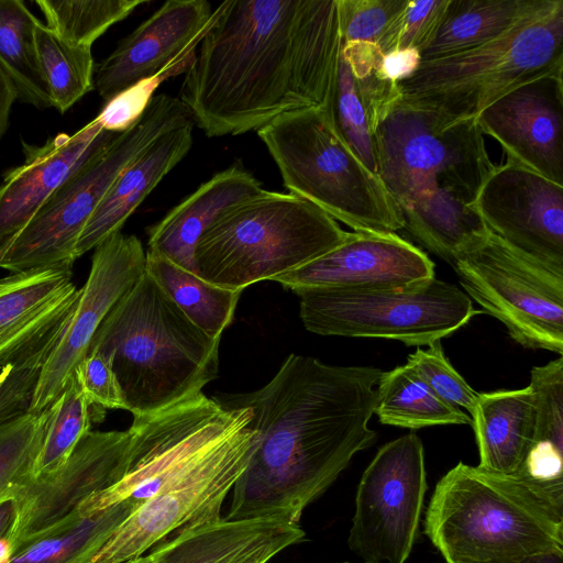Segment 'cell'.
I'll use <instances>...</instances> for the list:
<instances>
[{
	"label": "cell",
	"instance_id": "cell-1",
	"mask_svg": "<svg viewBox=\"0 0 563 563\" xmlns=\"http://www.w3.org/2000/svg\"><path fill=\"white\" fill-rule=\"evenodd\" d=\"M339 0H228L214 11L179 100L209 137L258 130L294 110L334 114Z\"/></svg>",
	"mask_w": 563,
	"mask_h": 563
},
{
	"label": "cell",
	"instance_id": "cell-2",
	"mask_svg": "<svg viewBox=\"0 0 563 563\" xmlns=\"http://www.w3.org/2000/svg\"><path fill=\"white\" fill-rule=\"evenodd\" d=\"M382 373L290 354L260 389L217 399L251 410L257 433L225 518L299 523L303 510L375 441L368 422Z\"/></svg>",
	"mask_w": 563,
	"mask_h": 563
},
{
	"label": "cell",
	"instance_id": "cell-3",
	"mask_svg": "<svg viewBox=\"0 0 563 563\" xmlns=\"http://www.w3.org/2000/svg\"><path fill=\"white\" fill-rule=\"evenodd\" d=\"M377 174L405 227L448 262L487 230L471 208L496 164L475 120L444 124L398 101L373 133Z\"/></svg>",
	"mask_w": 563,
	"mask_h": 563
},
{
	"label": "cell",
	"instance_id": "cell-4",
	"mask_svg": "<svg viewBox=\"0 0 563 563\" xmlns=\"http://www.w3.org/2000/svg\"><path fill=\"white\" fill-rule=\"evenodd\" d=\"M219 343L145 272L102 321L88 354L110 364L125 410L148 416L200 394L217 377Z\"/></svg>",
	"mask_w": 563,
	"mask_h": 563
},
{
	"label": "cell",
	"instance_id": "cell-5",
	"mask_svg": "<svg viewBox=\"0 0 563 563\" xmlns=\"http://www.w3.org/2000/svg\"><path fill=\"white\" fill-rule=\"evenodd\" d=\"M424 533L445 563H519L563 552V514L512 475L460 462L434 487Z\"/></svg>",
	"mask_w": 563,
	"mask_h": 563
},
{
	"label": "cell",
	"instance_id": "cell-6",
	"mask_svg": "<svg viewBox=\"0 0 563 563\" xmlns=\"http://www.w3.org/2000/svg\"><path fill=\"white\" fill-rule=\"evenodd\" d=\"M349 235L307 200L263 190L229 208L203 232L195 269L212 285L243 290L313 261Z\"/></svg>",
	"mask_w": 563,
	"mask_h": 563
},
{
	"label": "cell",
	"instance_id": "cell-7",
	"mask_svg": "<svg viewBox=\"0 0 563 563\" xmlns=\"http://www.w3.org/2000/svg\"><path fill=\"white\" fill-rule=\"evenodd\" d=\"M284 186L354 232L396 233L405 222L379 176L342 137L323 108L283 113L257 130Z\"/></svg>",
	"mask_w": 563,
	"mask_h": 563
},
{
	"label": "cell",
	"instance_id": "cell-8",
	"mask_svg": "<svg viewBox=\"0 0 563 563\" xmlns=\"http://www.w3.org/2000/svg\"><path fill=\"white\" fill-rule=\"evenodd\" d=\"M563 68V0L478 47L421 62L398 82L400 101L444 124L475 118L517 86Z\"/></svg>",
	"mask_w": 563,
	"mask_h": 563
},
{
	"label": "cell",
	"instance_id": "cell-9",
	"mask_svg": "<svg viewBox=\"0 0 563 563\" xmlns=\"http://www.w3.org/2000/svg\"><path fill=\"white\" fill-rule=\"evenodd\" d=\"M190 121L178 98L154 96L135 124L97 147L30 221L0 245V268L11 274L71 269L78 240L120 173L159 135Z\"/></svg>",
	"mask_w": 563,
	"mask_h": 563
},
{
	"label": "cell",
	"instance_id": "cell-10",
	"mask_svg": "<svg viewBox=\"0 0 563 563\" xmlns=\"http://www.w3.org/2000/svg\"><path fill=\"white\" fill-rule=\"evenodd\" d=\"M296 294L302 323L312 333L387 339L417 347L441 341L482 312L462 289L435 277L398 286Z\"/></svg>",
	"mask_w": 563,
	"mask_h": 563
},
{
	"label": "cell",
	"instance_id": "cell-11",
	"mask_svg": "<svg viewBox=\"0 0 563 563\" xmlns=\"http://www.w3.org/2000/svg\"><path fill=\"white\" fill-rule=\"evenodd\" d=\"M256 440L252 412L246 409L229 431L136 508L90 563H125L179 531L219 519Z\"/></svg>",
	"mask_w": 563,
	"mask_h": 563
},
{
	"label": "cell",
	"instance_id": "cell-12",
	"mask_svg": "<svg viewBox=\"0 0 563 563\" xmlns=\"http://www.w3.org/2000/svg\"><path fill=\"white\" fill-rule=\"evenodd\" d=\"M464 292L523 347L563 354V269L506 243L488 229L451 262Z\"/></svg>",
	"mask_w": 563,
	"mask_h": 563
},
{
	"label": "cell",
	"instance_id": "cell-13",
	"mask_svg": "<svg viewBox=\"0 0 563 563\" xmlns=\"http://www.w3.org/2000/svg\"><path fill=\"white\" fill-rule=\"evenodd\" d=\"M428 489L424 449L410 432L385 443L363 472L349 547L368 563H406L419 533Z\"/></svg>",
	"mask_w": 563,
	"mask_h": 563
},
{
	"label": "cell",
	"instance_id": "cell-14",
	"mask_svg": "<svg viewBox=\"0 0 563 563\" xmlns=\"http://www.w3.org/2000/svg\"><path fill=\"white\" fill-rule=\"evenodd\" d=\"M146 272V252L135 235L114 232L93 249L90 272L45 363L29 412L40 413L59 396L112 308Z\"/></svg>",
	"mask_w": 563,
	"mask_h": 563
},
{
	"label": "cell",
	"instance_id": "cell-15",
	"mask_svg": "<svg viewBox=\"0 0 563 563\" xmlns=\"http://www.w3.org/2000/svg\"><path fill=\"white\" fill-rule=\"evenodd\" d=\"M132 432L90 431L55 470L31 477L16 493V517L10 540L13 549L75 512L89 497L125 474Z\"/></svg>",
	"mask_w": 563,
	"mask_h": 563
},
{
	"label": "cell",
	"instance_id": "cell-16",
	"mask_svg": "<svg viewBox=\"0 0 563 563\" xmlns=\"http://www.w3.org/2000/svg\"><path fill=\"white\" fill-rule=\"evenodd\" d=\"M473 211L515 249L563 269V186L515 162L495 165Z\"/></svg>",
	"mask_w": 563,
	"mask_h": 563
},
{
	"label": "cell",
	"instance_id": "cell-17",
	"mask_svg": "<svg viewBox=\"0 0 563 563\" xmlns=\"http://www.w3.org/2000/svg\"><path fill=\"white\" fill-rule=\"evenodd\" d=\"M475 121L508 161L563 186V68L507 91Z\"/></svg>",
	"mask_w": 563,
	"mask_h": 563
},
{
	"label": "cell",
	"instance_id": "cell-18",
	"mask_svg": "<svg viewBox=\"0 0 563 563\" xmlns=\"http://www.w3.org/2000/svg\"><path fill=\"white\" fill-rule=\"evenodd\" d=\"M207 0H168L122 38L93 73L106 101L169 66L192 60L213 15Z\"/></svg>",
	"mask_w": 563,
	"mask_h": 563
},
{
	"label": "cell",
	"instance_id": "cell-19",
	"mask_svg": "<svg viewBox=\"0 0 563 563\" xmlns=\"http://www.w3.org/2000/svg\"><path fill=\"white\" fill-rule=\"evenodd\" d=\"M434 277L426 252L396 233L350 232L338 246L276 277L295 292L313 288H376Z\"/></svg>",
	"mask_w": 563,
	"mask_h": 563
},
{
	"label": "cell",
	"instance_id": "cell-20",
	"mask_svg": "<svg viewBox=\"0 0 563 563\" xmlns=\"http://www.w3.org/2000/svg\"><path fill=\"white\" fill-rule=\"evenodd\" d=\"M118 133L96 119L74 134L59 133L43 145L22 141L24 161L0 185V245L19 232L67 177Z\"/></svg>",
	"mask_w": 563,
	"mask_h": 563
},
{
	"label": "cell",
	"instance_id": "cell-21",
	"mask_svg": "<svg viewBox=\"0 0 563 563\" xmlns=\"http://www.w3.org/2000/svg\"><path fill=\"white\" fill-rule=\"evenodd\" d=\"M305 540L299 523L220 517L173 534L146 554L153 563H268Z\"/></svg>",
	"mask_w": 563,
	"mask_h": 563
},
{
	"label": "cell",
	"instance_id": "cell-22",
	"mask_svg": "<svg viewBox=\"0 0 563 563\" xmlns=\"http://www.w3.org/2000/svg\"><path fill=\"white\" fill-rule=\"evenodd\" d=\"M71 276L47 268L0 278V368L68 320L79 294Z\"/></svg>",
	"mask_w": 563,
	"mask_h": 563
},
{
	"label": "cell",
	"instance_id": "cell-23",
	"mask_svg": "<svg viewBox=\"0 0 563 563\" xmlns=\"http://www.w3.org/2000/svg\"><path fill=\"white\" fill-rule=\"evenodd\" d=\"M263 190L240 165L217 173L147 229L148 251L196 274L194 253L203 232L229 208Z\"/></svg>",
	"mask_w": 563,
	"mask_h": 563
},
{
	"label": "cell",
	"instance_id": "cell-24",
	"mask_svg": "<svg viewBox=\"0 0 563 563\" xmlns=\"http://www.w3.org/2000/svg\"><path fill=\"white\" fill-rule=\"evenodd\" d=\"M192 121L159 135L117 177L87 222L76 257L93 250L121 228L157 184L187 155Z\"/></svg>",
	"mask_w": 563,
	"mask_h": 563
},
{
	"label": "cell",
	"instance_id": "cell-25",
	"mask_svg": "<svg viewBox=\"0 0 563 563\" xmlns=\"http://www.w3.org/2000/svg\"><path fill=\"white\" fill-rule=\"evenodd\" d=\"M478 467L499 474L517 472L536 435V406L530 386L479 394L471 412Z\"/></svg>",
	"mask_w": 563,
	"mask_h": 563
},
{
	"label": "cell",
	"instance_id": "cell-26",
	"mask_svg": "<svg viewBox=\"0 0 563 563\" xmlns=\"http://www.w3.org/2000/svg\"><path fill=\"white\" fill-rule=\"evenodd\" d=\"M553 0H448L421 62L492 42L548 9Z\"/></svg>",
	"mask_w": 563,
	"mask_h": 563
},
{
	"label": "cell",
	"instance_id": "cell-27",
	"mask_svg": "<svg viewBox=\"0 0 563 563\" xmlns=\"http://www.w3.org/2000/svg\"><path fill=\"white\" fill-rule=\"evenodd\" d=\"M131 516L121 505L91 517L77 510L47 531L13 549L8 563H90L115 530Z\"/></svg>",
	"mask_w": 563,
	"mask_h": 563
},
{
	"label": "cell",
	"instance_id": "cell-28",
	"mask_svg": "<svg viewBox=\"0 0 563 563\" xmlns=\"http://www.w3.org/2000/svg\"><path fill=\"white\" fill-rule=\"evenodd\" d=\"M374 413L383 424L412 430L472 423L470 416L440 398L408 364L382 373Z\"/></svg>",
	"mask_w": 563,
	"mask_h": 563
},
{
	"label": "cell",
	"instance_id": "cell-29",
	"mask_svg": "<svg viewBox=\"0 0 563 563\" xmlns=\"http://www.w3.org/2000/svg\"><path fill=\"white\" fill-rule=\"evenodd\" d=\"M146 272L197 328L211 338H221L233 320L242 290L212 285L150 251L146 252Z\"/></svg>",
	"mask_w": 563,
	"mask_h": 563
},
{
	"label": "cell",
	"instance_id": "cell-30",
	"mask_svg": "<svg viewBox=\"0 0 563 563\" xmlns=\"http://www.w3.org/2000/svg\"><path fill=\"white\" fill-rule=\"evenodd\" d=\"M40 21L21 0H0V69L13 82L18 99L38 109L52 107L35 46Z\"/></svg>",
	"mask_w": 563,
	"mask_h": 563
},
{
	"label": "cell",
	"instance_id": "cell-31",
	"mask_svg": "<svg viewBox=\"0 0 563 563\" xmlns=\"http://www.w3.org/2000/svg\"><path fill=\"white\" fill-rule=\"evenodd\" d=\"M35 46L52 107L64 113L93 88L91 47L62 40L42 22L35 27Z\"/></svg>",
	"mask_w": 563,
	"mask_h": 563
},
{
	"label": "cell",
	"instance_id": "cell-32",
	"mask_svg": "<svg viewBox=\"0 0 563 563\" xmlns=\"http://www.w3.org/2000/svg\"><path fill=\"white\" fill-rule=\"evenodd\" d=\"M46 26L62 40L91 47L111 25L146 0H37Z\"/></svg>",
	"mask_w": 563,
	"mask_h": 563
},
{
	"label": "cell",
	"instance_id": "cell-33",
	"mask_svg": "<svg viewBox=\"0 0 563 563\" xmlns=\"http://www.w3.org/2000/svg\"><path fill=\"white\" fill-rule=\"evenodd\" d=\"M91 405L85 397L76 373L47 408V419L33 476L58 467L77 443L91 431Z\"/></svg>",
	"mask_w": 563,
	"mask_h": 563
},
{
	"label": "cell",
	"instance_id": "cell-34",
	"mask_svg": "<svg viewBox=\"0 0 563 563\" xmlns=\"http://www.w3.org/2000/svg\"><path fill=\"white\" fill-rule=\"evenodd\" d=\"M46 419L47 409L0 423V503L14 498L33 477Z\"/></svg>",
	"mask_w": 563,
	"mask_h": 563
},
{
	"label": "cell",
	"instance_id": "cell-35",
	"mask_svg": "<svg viewBox=\"0 0 563 563\" xmlns=\"http://www.w3.org/2000/svg\"><path fill=\"white\" fill-rule=\"evenodd\" d=\"M353 84L366 114L372 134L400 100L398 82L390 80L383 69L384 54L369 42H342Z\"/></svg>",
	"mask_w": 563,
	"mask_h": 563
},
{
	"label": "cell",
	"instance_id": "cell-36",
	"mask_svg": "<svg viewBox=\"0 0 563 563\" xmlns=\"http://www.w3.org/2000/svg\"><path fill=\"white\" fill-rule=\"evenodd\" d=\"M66 322L32 350L0 368V423L29 412L43 367Z\"/></svg>",
	"mask_w": 563,
	"mask_h": 563
},
{
	"label": "cell",
	"instance_id": "cell-37",
	"mask_svg": "<svg viewBox=\"0 0 563 563\" xmlns=\"http://www.w3.org/2000/svg\"><path fill=\"white\" fill-rule=\"evenodd\" d=\"M333 111L334 121L342 137L363 164L377 174L374 137L356 93L350 67L341 52Z\"/></svg>",
	"mask_w": 563,
	"mask_h": 563
},
{
	"label": "cell",
	"instance_id": "cell-38",
	"mask_svg": "<svg viewBox=\"0 0 563 563\" xmlns=\"http://www.w3.org/2000/svg\"><path fill=\"white\" fill-rule=\"evenodd\" d=\"M406 364L444 401L472 412L479 394L452 366L441 341L429 344L427 349L417 347L408 355Z\"/></svg>",
	"mask_w": 563,
	"mask_h": 563
},
{
	"label": "cell",
	"instance_id": "cell-39",
	"mask_svg": "<svg viewBox=\"0 0 563 563\" xmlns=\"http://www.w3.org/2000/svg\"><path fill=\"white\" fill-rule=\"evenodd\" d=\"M530 388L536 406L534 441L545 440L563 446V357L530 373ZM533 441V442H534Z\"/></svg>",
	"mask_w": 563,
	"mask_h": 563
},
{
	"label": "cell",
	"instance_id": "cell-40",
	"mask_svg": "<svg viewBox=\"0 0 563 563\" xmlns=\"http://www.w3.org/2000/svg\"><path fill=\"white\" fill-rule=\"evenodd\" d=\"M446 2L448 0H407L376 45L383 54L407 48L420 52L434 32Z\"/></svg>",
	"mask_w": 563,
	"mask_h": 563
},
{
	"label": "cell",
	"instance_id": "cell-41",
	"mask_svg": "<svg viewBox=\"0 0 563 563\" xmlns=\"http://www.w3.org/2000/svg\"><path fill=\"white\" fill-rule=\"evenodd\" d=\"M191 62L177 63L120 91L107 101L96 120L104 131L113 133L126 131L141 119L157 87L169 77L186 73Z\"/></svg>",
	"mask_w": 563,
	"mask_h": 563
},
{
	"label": "cell",
	"instance_id": "cell-42",
	"mask_svg": "<svg viewBox=\"0 0 563 563\" xmlns=\"http://www.w3.org/2000/svg\"><path fill=\"white\" fill-rule=\"evenodd\" d=\"M407 0H339L342 41L376 44Z\"/></svg>",
	"mask_w": 563,
	"mask_h": 563
},
{
	"label": "cell",
	"instance_id": "cell-43",
	"mask_svg": "<svg viewBox=\"0 0 563 563\" xmlns=\"http://www.w3.org/2000/svg\"><path fill=\"white\" fill-rule=\"evenodd\" d=\"M75 373L91 406L125 410L121 386L110 364L102 356L87 354Z\"/></svg>",
	"mask_w": 563,
	"mask_h": 563
},
{
	"label": "cell",
	"instance_id": "cell-44",
	"mask_svg": "<svg viewBox=\"0 0 563 563\" xmlns=\"http://www.w3.org/2000/svg\"><path fill=\"white\" fill-rule=\"evenodd\" d=\"M420 63L421 57L418 49H399L384 54L383 69L390 80L400 82L411 76Z\"/></svg>",
	"mask_w": 563,
	"mask_h": 563
},
{
	"label": "cell",
	"instance_id": "cell-45",
	"mask_svg": "<svg viewBox=\"0 0 563 563\" xmlns=\"http://www.w3.org/2000/svg\"><path fill=\"white\" fill-rule=\"evenodd\" d=\"M18 99V92L10 78L0 69V139L5 133L11 108Z\"/></svg>",
	"mask_w": 563,
	"mask_h": 563
},
{
	"label": "cell",
	"instance_id": "cell-46",
	"mask_svg": "<svg viewBox=\"0 0 563 563\" xmlns=\"http://www.w3.org/2000/svg\"><path fill=\"white\" fill-rule=\"evenodd\" d=\"M16 517V503L9 498L0 503V539L10 537Z\"/></svg>",
	"mask_w": 563,
	"mask_h": 563
},
{
	"label": "cell",
	"instance_id": "cell-47",
	"mask_svg": "<svg viewBox=\"0 0 563 563\" xmlns=\"http://www.w3.org/2000/svg\"><path fill=\"white\" fill-rule=\"evenodd\" d=\"M519 563H563V552H548L531 555Z\"/></svg>",
	"mask_w": 563,
	"mask_h": 563
},
{
	"label": "cell",
	"instance_id": "cell-48",
	"mask_svg": "<svg viewBox=\"0 0 563 563\" xmlns=\"http://www.w3.org/2000/svg\"><path fill=\"white\" fill-rule=\"evenodd\" d=\"M125 563H153V562H152V560L150 559V556L147 554H144V555L137 558V559L128 561Z\"/></svg>",
	"mask_w": 563,
	"mask_h": 563
},
{
	"label": "cell",
	"instance_id": "cell-49",
	"mask_svg": "<svg viewBox=\"0 0 563 563\" xmlns=\"http://www.w3.org/2000/svg\"><path fill=\"white\" fill-rule=\"evenodd\" d=\"M341 563H351V562H341ZM362 563H368V562H362Z\"/></svg>",
	"mask_w": 563,
	"mask_h": 563
}]
</instances>
